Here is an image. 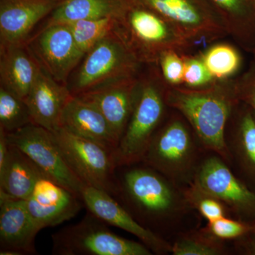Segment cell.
Returning <instances> with one entry per match:
<instances>
[{
	"label": "cell",
	"instance_id": "32",
	"mask_svg": "<svg viewBox=\"0 0 255 255\" xmlns=\"http://www.w3.org/2000/svg\"><path fill=\"white\" fill-rule=\"evenodd\" d=\"M205 229L214 237L221 241L241 239L251 233V223L229 219L228 216L208 222Z\"/></svg>",
	"mask_w": 255,
	"mask_h": 255
},
{
	"label": "cell",
	"instance_id": "20",
	"mask_svg": "<svg viewBox=\"0 0 255 255\" xmlns=\"http://www.w3.org/2000/svg\"><path fill=\"white\" fill-rule=\"evenodd\" d=\"M0 82L4 87L26 100L41 68L26 44L0 48Z\"/></svg>",
	"mask_w": 255,
	"mask_h": 255
},
{
	"label": "cell",
	"instance_id": "33",
	"mask_svg": "<svg viewBox=\"0 0 255 255\" xmlns=\"http://www.w3.org/2000/svg\"><path fill=\"white\" fill-rule=\"evenodd\" d=\"M234 80L238 100L246 105L255 117V62L248 71Z\"/></svg>",
	"mask_w": 255,
	"mask_h": 255
},
{
	"label": "cell",
	"instance_id": "16",
	"mask_svg": "<svg viewBox=\"0 0 255 255\" xmlns=\"http://www.w3.org/2000/svg\"><path fill=\"white\" fill-rule=\"evenodd\" d=\"M62 0H0V48L26 44L37 23Z\"/></svg>",
	"mask_w": 255,
	"mask_h": 255
},
{
	"label": "cell",
	"instance_id": "18",
	"mask_svg": "<svg viewBox=\"0 0 255 255\" xmlns=\"http://www.w3.org/2000/svg\"><path fill=\"white\" fill-rule=\"evenodd\" d=\"M60 128L77 136L97 142L113 153L119 145L110 124L100 110L72 95L64 107L60 118Z\"/></svg>",
	"mask_w": 255,
	"mask_h": 255
},
{
	"label": "cell",
	"instance_id": "6",
	"mask_svg": "<svg viewBox=\"0 0 255 255\" xmlns=\"http://www.w3.org/2000/svg\"><path fill=\"white\" fill-rule=\"evenodd\" d=\"M82 60L67 83L72 95L140 75L143 65L116 29L101 40Z\"/></svg>",
	"mask_w": 255,
	"mask_h": 255
},
{
	"label": "cell",
	"instance_id": "7",
	"mask_svg": "<svg viewBox=\"0 0 255 255\" xmlns=\"http://www.w3.org/2000/svg\"><path fill=\"white\" fill-rule=\"evenodd\" d=\"M52 253L57 255H150L142 243L120 237L89 211L80 222L52 236Z\"/></svg>",
	"mask_w": 255,
	"mask_h": 255
},
{
	"label": "cell",
	"instance_id": "14",
	"mask_svg": "<svg viewBox=\"0 0 255 255\" xmlns=\"http://www.w3.org/2000/svg\"><path fill=\"white\" fill-rule=\"evenodd\" d=\"M41 230L24 200L0 191V255L36 254L35 239Z\"/></svg>",
	"mask_w": 255,
	"mask_h": 255
},
{
	"label": "cell",
	"instance_id": "12",
	"mask_svg": "<svg viewBox=\"0 0 255 255\" xmlns=\"http://www.w3.org/2000/svg\"><path fill=\"white\" fill-rule=\"evenodd\" d=\"M26 46L43 71L65 85L85 57L66 23L46 25Z\"/></svg>",
	"mask_w": 255,
	"mask_h": 255
},
{
	"label": "cell",
	"instance_id": "30",
	"mask_svg": "<svg viewBox=\"0 0 255 255\" xmlns=\"http://www.w3.org/2000/svg\"><path fill=\"white\" fill-rule=\"evenodd\" d=\"M184 54L176 50H167L161 54L156 63L161 76L169 87L183 86Z\"/></svg>",
	"mask_w": 255,
	"mask_h": 255
},
{
	"label": "cell",
	"instance_id": "19",
	"mask_svg": "<svg viewBox=\"0 0 255 255\" xmlns=\"http://www.w3.org/2000/svg\"><path fill=\"white\" fill-rule=\"evenodd\" d=\"M71 94L66 85L57 82L41 68L26 101L32 123L53 132L60 128V118Z\"/></svg>",
	"mask_w": 255,
	"mask_h": 255
},
{
	"label": "cell",
	"instance_id": "10",
	"mask_svg": "<svg viewBox=\"0 0 255 255\" xmlns=\"http://www.w3.org/2000/svg\"><path fill=\"white\" fill-rule=\"evenodd\" d=\"M226 161L216 155L198 166L191 182L222 201L241 221H255V191L238 179Z\"/></svg>",
	"mask_w": 255,
	"mask_h": 255
},
{
	"label": "cell",
	"instance_id": "24",
	"mask_svg": "<svg viewBox=\"0 0 255 255\" xmlns=\"http://www.w3.org/2000/svg\"><path fill=\"white\" fill-rule=\"evenodd\" d=\"M242 105L229 150L244 177L253 184L255 191V117L246 105Z\"/></svg>",
	"mask_w": 255,
	"mask_h": 255
},
{
	"label": "cell",
	"instance_id": "28",
	"mask_svg": "<svg viewBox=\"0 0 255 255\" xmlns=\"http://www.w3.org/2000/svg\"><path fill=\"white\" fill-rule=\"evenodd\" d=\"M223 241L204 228L181 236L172 246L174 255H221L226 254Z\"/></svg>",
	"mask_w": 255,
	"mask_h": 255
},
{
	"label": "cell",
	"instance_id": "27",
	"mask_svg": "<svg viewBox=\"0 0 255 255\" xmlns=\"http://www.w3.org/2000/svg\"><path fill=\"white\" fill-rule=\"evenodd\" d=\"M32 123L26 101L0 86V130L11 133Z\"/></svg>",
	"mask_w": 255,
	"mask_h": 255
},
{
	"label": "cell",
	"instance_id": "1",
	"mask_svg": "<svg viewBox=\"0 0 255 255\" xmlns=\"http://www.w3.org/2000/svg\"><path fill=\"white\" fill-rule=\"evenodd\" d=\"M166 100L169 108L185 119L204 148L226 162L231 161L226 130L240 104L234 79L217 81L201 89L168 86Z\"/></svg>",
	"mask_w": 255,
	"mask_h": 255
},
{
	"label": "cell",
	"instance_id": "21",
	"mask_svg": "<svg viewBox=\"0 0 255 255\" xmlns=\"http://www.w3.org/2000/svg\"><path fill=\"white\" fill-rule=\"evenodd\" d=\"M45 177L26 154L8 142L6 159L0 165V191L14 199L26 200L37 182Z\"/></svg>",
	"mask_w": 255,
	"mask_h": 255
},
{
	"label": "cell",
	"instance_id": "25",
	"mask_svg": "<svg viewBox=\"0 0 255 255\" xmlns=\"http://www.w3.org/2000/svg\"><path fill=\"white\" fill-rule=\"evenodd\" d=\"M199 54L215 81L231 80L243 63L239 50L227 43H214Z\"/></svg>",
	"mask_w": 255,
	"mask_h": 255
},
{
	"label": "cell",
	"instance_id": "15",
	"mask_svg": "<svg viewBox=\"0 0 255 255\" xmlns=\"http://www.w3.org/2000/svg\"><path fill=\"white\" fill-rule=\"evenodd\" d=\"M80 199L73 191L45 177L37 182L24 201L31 217L43 229L58 226L76 216L81 209Z\"/></svg>",
	"mask_w": 255,
	"mask_h": 255
},
{
	"label": "cell",
	"instance_id": "11",
	"mask_svg": "<svg viewBox=\"0 0 255 255\" xmlns=\"http://www.w3.org/2000/svg\"><path fill=\"white\" fill-rule=\"evenodd\" d=\"M177 26L194 42L229 36L209 0H137Z\"/></svg>",
	"mask_w": 255,
	"mask_h": 255
},
{
	"label": "cell",
	"instance_id": "23",
	"mask_svg": "<svg viewBox=\"0 0 255 255\" xmlns=\"http://www.w3.org/2000/svg\"><path fill=\"white\" fill-rule=\"evenodd\" d=\"M221 16L228 35L248 51L255 42V0H209Z\"/></svg>",
	"mask_w": 255,
	"mask_h": 255
},
{
	"label": "cell",
	"instance_id": "29",
	"mask_svg": "<svg viewBox=\"0 0 255 255\" xmlns=\"http://www.w3.org/2000/svg\"><path fill=\"white\" fill-rule=\"evenodd\" d=\"M188 205L196 209L208 222L228 216L229 209L217 198L191 182L183 189Z\"/></svg>",
	"mask_w": 255,
	"mask_h": 255
},
{
	"label": "cell",
	"instance_id": "22",
	"mask_svg": "<svg viewBox=\"0 0 255 255\" xmlns=\"http://www.w3.org/2000/svg\"><path fill=\"white\" fill-rule=\"evenodd\" d=\"M133 0H62L49 15L46 25L71 23L82 19H120Z\"/></svg>",
	"mask_w": 255,
	"mask_h": 255
},
{
	"label": "cell",
	"instance_id": "26",
	"mask_svg": "<svg viewBox=\"0 0 255 255\" xmlns=\"http://www.w3.org/2000/svg\"><path fill=\"white\" fill-rule=\"evenodd\" d=\"M113 18L82 19L69 23L78 49L85 55L107 35L117 28Z\"/></svg>",
	"mask_w": 255,
	"mask_h": 255
},
{
	"label": "cell",
	"instance_id": "17",
	"mask_svg": "<svg viewBox=\"0 0 255 255\" xmlns=\"http://www.w3.org/2000/svg\"><path fill=\"white\" fill-rule=\"evenodd\" d=\"M139 76L111 82L75 95L100 110L119 141L123 136L131 116Z\"/></svg>",
	"mask_w": 255,
	"mask_h": 255
},
{
	"label": "cell",
	"instance_id": "9",
	"mask_svg": "<svg viewBox=\"0 0 255 255\" xmlns=\"http://www.w3.org/2000/svg\"><path fill=\"white\" fill-rule=\"evenodd\" d=\"M5 135L7 141L26 154L47 177L81 199L82 191L87 185L69 167L53 132L31 124Z\"/></svg>",
	"mask_w": 255,
	"mask_h": 255
},
{
	"label": "cell",
	"instance_id": "8",
	"mask_svg": "<svg viewBox=\"0 0 255 255\" xmlns=\"http://www.w3.org/2000/svg\"><path fill=\"white\" fill-rule=\"evenodd\" d=\"M65 162L85 185L117 196L118 166L113 153L97 142L77 136L60 128L53 132Z\"/></svg>",
	"mask_w": 255,
	"mask_h": 255
},
{
	"label": "cell",
	"instance_id": "36",
	"mask_svg": "<svg viewBox=\"0 0 255 255\" xmlns=\"http://www.w3.org/2000/svg\"><path fill=\"white\" fill-rule=\"evenodd\" d=\"M252 53H253V54L255 55V42L254 48H253V52H252Z\"/></svg>",
	"mask_w": 255,
	"mask_h": 255
},
{
	"label": "cell",
	"instance_id": "31",
	"mask_svg": "<svg viewBox=\"0 0 255 255\" xmlns=\"http://www.w3.org/2000/svg\"><path fill=\"white\" fill-rule=\"evenodd\" d=\"M184 69L183 86L191 89H201L209 87L215 81L200 54H184Z\"/></svg>",
	"mask_w": 255,
	"mask_h": 255
},
{
	"label": "cell",
	"instance_id": "34",
	"mask_svg": "<svg viewBox=\"0 0 255 255\" xmlns=\"http://www.w3.org/2000/svg\"><path fill=\"white\" fill-rule=\"evenodd\" d=\"M243 238L244 242H243L241 246L244 248L245 253H246L247 255H255V241L246 237Z\"/></svg>",
	"mask_w": 255,
	"mask_h": 255
},
{
	"label": "cell",
	"instance_id": "4",
	"mask_svg": "<svg viewBox=\"0 0 255 255\" xmlns=\"http://www.w3.org/2000/svg\"><path fill=\"white\" fill-rule=\"evenodd\" d=\"M116 31L142 64L156 65L167 50L189 53L194 45L177 26L137 0L117 21Z\"/></svg>",
	"mask_w": 255,
	"mask_h": 255
},
{
	"label": "cell",
	"instance_id": "3",
	"mask_svg": "<svg viewBox=\"0 0 255 255\" xmlns=\"http://www.w3.org/2000/svg\"><path fill=\"white\" fill-rule=\"evenodd\" d=\"M168 85L158 68L140 75L130 120L114 157L118 167L142 162L155 132L164 121Z\"/></svg>",
	"mask_w": 255,
	"mask_h": 255
},
{
	"label": "cell",
	"instance_id": "2",
	"mask_svg": "<svg viewBox=\"0 0 255 255\" xmlns=\"http://www.w3.org/2000/svg\"><path fill=\"white\" fill-rule=\"evenodd\" d=\"M119 184L117 196L126 209L142 226L156 234L161 225L189 207L183 190L147 165L128 169L119 179Z\"/></svg>",
	"mask_w": 255,
	"mask_h": 255
},
{
	"label": "cell",
	"instance_id": "13",
	"mask_svg": "<svg viewBox=\"0 0 255 255\" xmlns=\"http://www.w3.org/2000/svg\"><path fill=\"white\" fill-rule=\"evenodd\" d=\"M82 201L88 211L110 225L127 231L138 238L152 253H172V246L159 235L142 226L114 196L97 188L85 186L81 194Z\"/></svg>",
	"mask_w": 255,
	"mask_h": 255
},
{
	"label": "cell",
	"instance_id": "5",
	"mask_svg": "<svg viewBox=\"0 0 255 255\" xmlns=\"http://www.w3.org/2000/svg\"><path fill=\"white\" fill-rule=\"evenodd\" d=\"M198 142L185 119L180 114L171 116L155 132L142 162L177 185L188 184L200 164Z\"/></svg>",
	"mask_w": 255,
	"mask_h": 255
},
{
	"label": "cell",
	"instance_id": "35",
	"mask_svg": "<svg viewBox=\"0 0 255 255\" xmlns=\"http://www.w3.org/2000/svg\"><path fill=\"white\" fill-rule=\"evenodd\" d=\"M252 229L251 233L248 235V236H246V238H249V239L252 240V241H255V221L254 222L251 223Z\"/></svg>",
	"mask_w": 255,
	"mask_h": 255
}]
</instances>
